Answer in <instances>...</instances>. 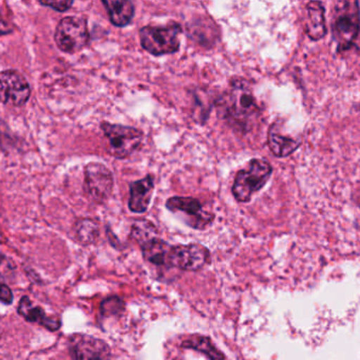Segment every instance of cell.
Returning <instances> with one entry per match:
<instances>
[{"instance_id":"cell-3","label":"cell","mask_w":360,"mask_h":360,"mask_svg":"<svg viewBox=\"0 0 360 360\" xmlns=\"http://www.w3.org/2000/svg\"><path fill=\"white\" fill-rule=\"evenodd\" d=\"M182 27L170 22L165 26H149L141 29V45L148 53L155 56L174 54L180 50Z\"/></svg>"},{"instance_id":"cell-10","label":"cell","mask_w":360,"mask_h":360,"mask_svg":"<svg viewBox=\"0 0 360 360\" xmlns=\"http://www.w3.org/2000/svg\"><path fill=\"white\" fill-rule=\"evenodd\" d=\"M69 351L73 360H111L110 347L91 335H71Z\"/></svg>"},{"instance_id":"cell-18","label":"cell","mask_w":360,"mask_h":360,"mask_svg":"<svg viewBox=\"0 0 360 360\" xmlns=\"http://www.w3.org/2000/svg\"><path fill=\"white\" fill-rule=\"evenodd\" d=\"M267 144H269V149H271L273 155L278 158L288 157V155L295 153L301 145L299 141L278 134L274 125L269 129Z\"/></svg>"},{"instance_id":"cell-9","label":"cell","mask_w":360,"mask_h":360,"mask_svg":"<svg viewBox=\"0 0 360 360\" xmlns=\"http://www.w3.org/2000/svg\"><path fill=\"white\" fill-rule=\"evenodd\" d=\"M166 208L183 216L186 224L195 229H204L214 221V214L206 212L201 202L191 197H172L166 202Z\"/></svg>"},{"instance_id":"cell-22","label":"cell","mask_w":360,"mask_h":360,"mask_svg":"<svg viewBox=\"0 0 360 360\" xmlns=\"http://www.w3.org/2000/svg\"><path fill=\"white\" fill-rule=\"evenodd\" d=\"M41 6L51 8L58 12H66L73 6V1H39Z\"/></svg>"},{"instance_id":"cell-2","label":"cell","mask_w":360,"mask_h":360,"mask_svg":"<svg viewBox=\"0 0 360 360\" xmlns=\"http://www.w3.org/2000/svg\"><path fill=\"white\" fill-rule=\"evenodd\" d=\"M333 39L338 50H349L357 44L360 34V11L357 1L337 3L333 15Z\"/></svg>"},{"instance_id":"cell-14","label":"cell","mask_w":360,"mask_h":360,"mask_svg":"<svg viewBox=\"0 0 360 360\" xmlns=\"http://www.w3.org/2000/svg\"><path fill=\"white\" fill-rule=\"evenodd\" d=\"M103 5L108 13L111 24L115 27L124 28L134 20L136 9L129 0H108L103 1Z\"/></svg>"},{"instance_id":"cell-16","label":"cell","mask_w":360,"mask_h":360,"mask_svg":"<svg viewBox=\"0 0 360 360\" xmlns=\"http://www.w3.org/2000/svg\"><path fill=\"white\" fill-rule=\"evenodd\" d=\"M143 258L158 266H167V257L172 245L164 240L155 237L140 244Z\"/></svg>"},{"instance_id":"cell-7","label":"cell","mask_w":360,"mask_h":360,"mask_svg":"<svg viewBox=\"0 0 360 360\" xmlns=\"http://www.w3.org/2000/svg\"><path fill=\"white\" fill-rule=\"evenodd\" d=\"M210 260L207 248L199 243L172 245L167 257V266L184 271H198Z\"/></svg>"},{"instance_id":"cell-20","label":"cell","mask_w":360,"mask_h":360,"mask_svg":"<svg viewBox=\"0 0 360 360\" xmlns=\"http://www.w3.org/2000/svg\"><path fill=\"white\" fill-rule=\"evenodd\" d=\"M157 227L146 219H139L132 225L131 235L139 244L144 243L147 240L157 237Z\"/></svg>"},{"instance_id":"cell-21","label":"cell","mask_w":360,"mask_h":360,"mask_svg":"<svg viewBox=\"0 0 360 360\" xmlns=\"http://www.w3.org/2000/svg\"><path fill=\"white\" fill-rule=\"evenodd\" d=\"M125 301L119 296L107 297L101 302V315L104 318L119 317L125 311Z\"/></svg>"},{"instance_id":"cell-8","label":"cell","mask_w":360,"mask_h":360,"mask_svg":"<svg viewBox=\"0 0 360 360\" xmlns=\"http://www.w3.org/2000/svg\"><path fill=\"white\" fill-rule=\"evenodd\" d=\"M84 189L90 199L96 203H104L113 191L115 179L112 172L104 164L91 162L85 167Z\"/></svg>"},{"instance_id":"cell-1","label":"cell","mask_w":360,"mask_h":360,"mask_svg":"<svg viewBox=\"0 0 360 360\" xmlns=\"http://www.w3.org/2000/svg\"><path fill=\"white\" fill-rule=\"evenodd\" d=\"M225 119L233 126L246 131L252 121L258 117L259 107L245 82L235 79L223 102Z\"/></svg>"},{"instance_id":"cell-12","label":"cell","mask_w":360,"mask_h":360,"mask_svg":"<svg viewBox=\"0 0 360 360\" xmlns=\"http://www.w3.org/2000/svg\"><path fill=\"white\" fill-rule=\"evenodd\" d=\"M18 314L31 323H37L50 332H56L62 328V319L58 316H49L45 309L33 304L28 296H22L18 309Z\"/></svg>"},{"instance_id":"cell-4","label":"cell","mask_w":360,"mask_h":360,"mask_svg":"<svg viewBox=\"0 0 360 360\" xmlns=\"http://www.w3.org/2000/svg\"><path fill=\"white\" fill-rule=\"evenodd\" d=\"M106 150L115 159L123 160L136 153L142 145L144 134L138 128L103 122Z\"/></svg>"},{"instance_id":"cell-6","label":"cell","mask_w":360,"mask_h":360,"mask_svg":"<svg viewBox=\"0 0 360 360\" xmlns=\"http://www.w3.org/2000/svg\"><path fill=\"white\" fill-rule=\"evenodd\" d=\"M54 41L64 53L75 54L82 51L90 41L87 20L79 16L63 18L56 26Z\"/></svg>"},{"instance_id":"cell-15","label":"cell","mask_w":360,"mask_h":360,"mask_svg":"<svg viewBox=\"0 0 360 360\" xmlns=\"http://www.w3.org/2000/svg\"><path fill=\"white\" fill-rule=\"evenodd\" d=\"M307 34L311 41H319L326 34L324 8L321 3L311 1L307 5Z\"/></svg>"},{"instance_id":"cell-17","label":"cell","mask_w":360,"mask_h":360,"mask_svg":"<svg viewBox=\"0 0 360 360\" xmlns=\"http://www.w3.org/2000/svg\"><path fill=\"white\" fill-rule=\"evenodd\" d=\"M181 345L184 349H195L204 354L210 360H225L224 354L217 349L210 337L199 334L189 335Z\"/></svg>"},{"instance_id":"cell-13","label":"cell","mask_w":360,"mask_h":360,"mask_svg":"<svg viewBox=\"0 0 360 360\" xmlns=\"http://www.w3.org/2000/svg\"><path fill=\"white\" fill-rule=\"evenodd\" d=\"M155 189V178L151 174L130 184L129 210L136 214H144L150 205Z\"/></svg>"},{"instance_id":"cell-19","label":"cell","mask_w":360,"mask_h":360,"mask_svg":"<svg viewBox=\"0 0 360 360\" xmlns=\"http://www.w3.org/2000/svg\"><path fill=\"white\" fill-rule=\"evenodd\" d=\"M75 238L83 245L94 243L100 236V226L92 219H79L75 224Z\"/></svg>"},{"instance_id":"cell-11","label":"cell","mask_w":360,"mask_h":360,"mask_svg":"<svg viewBox=\"0 0 360 360\" xmlns=\"http://www.w3.org/2000/svg\"><path fill=\"white\" fill-rule=\"evenodd\" d=\"M1 79V102L4 105L24 106L31 96V88L24 75L16 70H5L0 75Z\"/></svg>"},{"instance_id":"cell-5","label":"cell","mask_w":360,"mask_h":360,"mask_svg":"<svg viewBox=\"0 0 360 360\" xmlns=\"http://www.w3.org/2000/svg\"><path fill=\"white\" fill-rule=\"evenodd\" d=\"M273 174V168L264 160L254 159L248 166L240 170L233 181V197L240 203H248L252 195L263 188Z\"/></svg>"},{"instance_id":"cell-23","label":"cell","mask_w":360,"mask_h":360,"mask_svg":"<svg viewBox=\"0 0 360 360\" xmlns=\"http://www.w3.org/2000/svg\"><path fill=\"white\" fill-rule=\"evenodd\" d=\"M0 300L4 304L9 305L13 303V292L6 283H1V286H0Z\"/></svg>"}]
</instances>
